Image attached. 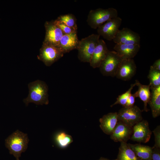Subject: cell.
Listing matches in <instances>:
<instances>
[{
  "instance_id": "1",
  "label": "cell",
  "mask_w": 160,
  "mask_h": 160,
  "mask_svg": "<svg viewBox=\"0 0 160 160\" xmlns=\"http://www.w3.org/2000/svg\"><path fill=\"white\" fill-rule=\"evenodd\" d=\"M29 94L23 101L26 106L32 103L37 105H47L49 103L48 87L44 81L37 80L28 85Z\"/></svg>"
},
{
  "instance_id": "2",
  "label": "cell",
  "mask_w": 160,
  "mask_h": 160,
  "mask_svg": "<svg viewBox=\"0 0 160 160\" xmlns=\"http://www.w3.org/2000/svg\"><path fill=\"white\" fill-rule=\"evenodd\" d=\"M29 141L27 134L17 130L6 139L5 145L10 154L19 160L21 153L27 149Z\"/></svg>"
},
{
  "instance_id": "3",
  "label": "cell",
  "mask_w": 160,
  "mask_h": 160,
  "mask_svg": "<svg viewBox=\"0 0 160 160\" xmlns=\"http://www.w3.org/2000/svg\"><path fill=\"white\" fill-rule=\"evenodd\" d=\"M118 16L117 10L113 8H99L89 11L87 21L92 28H97L110 20Z\"/></svg>"
},
{
  "instance_id": "4",
  "label": "cell",
  "mask_w": 160,
  "mask_h": 160,
  "mask_svg": "<svg viewBox=\"0 0 160 160\" xmlns=\"http://www.w3.org/2000/svg\"><path fill=\"white\" fill-rule=\"evenodd\" d=\"M100 36L92 34L79 40L78 48V57L81 62L89 63Z\"/></svg>"
},
{
  "instance_id": "5",
  "label": "cell",
  "mask_w": 160,
  "mask_h": 160,
  "mask_svg": "<svg viewBox=\"0 0 160 160\" xmlns=\"http://www.w3.org/2000/svg\"><path fill=\"white\" fill-rule=\"evenodd\" d=\"M64 54L58 47L43 41L38 58L46 66H49L62 58Z\"/></svg>"
},
{
  "instance_id": "6",
  "label": "cell",
  "mask_w": 160,
  "mask_h": 160,
  "mask_svg": "<svg viewBox=\"0 0 160 160\" xmlns=\"http://www.w3.org/2000/svg\"><path fill=\"white\" fill-rule=\"evenodd\" d=\"M122 60L115 51L109 50L99 67L100 72L104 76H116Z\"/></svg>"
},
{
  "instance_id": "7",
  "label": "cell",
  "mask_w": 160,
  "mask_h": 160,
  "mask_svg": "<svg viewBox=\"0 0 160 160\" xmlns=\"http://www.w3.org/2000/svg\"><path fill=\"white\" fill-rule=\"evenodd\" d=\"M142 111L137 106L130 107H123L117 113L118 121L133 127L143 120Z\"/></svg>"
},
{
  "instance_id": "8",
  "label": "cell",
  "mask_w": 160,
  "mask_h": 160,
  "mask_svg": "<svg viewBox=\"0 0 160 160\" xmlns=\"http://www.w3.org/2000/svg\"><path fill=\"white\" fill-rule=\"evenodd\" d=\"M122 21L118 16L110 20L97 28L98 34L108 40H113L119 30Z\"/></svg>"
},
{
  "instance_id": "9",
  "label": "cell",
  "mask_w": 160,
  "mask_h": 160,
  "mask_svg": "<svg viewBox=\"0 0 160 160\" xmlns=\"http://www.w3.org/2000/svg\"><path fill=\"white\" fill-rule=\"evenodd\" d=\"M152 133L148 121L143 119L133 126V133L130 139L145 143L150 140Z\"/></svg>"
},
{
  "instance_id": "10",
  "label": "cell",
  "mask_w": 160,
  "mask_h": 160,
  "mask_svg": "<svg viewBox=\"0 0 160 160\" xmlns=\"http://www.w3.org/2000/svg\"><path fill=\"white\" fill-rule=\"evenodd\" d=\"M113 40L116 44L140 45V38L138 33L124 28L119 30Z\"/></svg>"
},
{
  "instance_id": "11",
  "label": "cell",
  "mask_w": 160,
  "mask_h": 160,
  "mask_svg": "<svg viewBox=\"0 0 160 160\" xmlns=\"http://www.w3.org/2000/svg\"><path fill=\"white\" fill-rule=\"evenodd\" d=\"M44 26L45 35L43 41L58 47L60 41L64 34L55 24L54 20L46 21Z\"/></svg>"
},
{
  "instance_id": "12",
  "label": "cell",
  "mask_w": 160,
  "mask_h": 160,
  "mask_svg": "<svg viewBox=\"0 0 160 160\" xmlns=\"http://www.w3.org/2000/svg\"><path fill=\"white\" fill-rule=\"evenodd\" d=\"M137 67L133 59H123L116 72V76L123 81L130 80L136 73Z\"/></svg>"
},
{
  "instance_id": "13",
  "label": "cell",
  "mask_w": 160,
  "mask_h": 160,
  "mask_svg": "<svg viewBox=\"0 0 160 160\" xmlns=\"http://www.w3.org/2000/svg\"><path fill=\"white\" fill-rule=\"evenodd\" d=\"M133 133V127L127 125L121 121H118L110 138L115 142H127Z\"/></svg>"
},
{
  "instance_id": "14",
  "label": "cell",
  "mask_w": 160,
  "mask_h": 160,
  "mask_svg": "<svg viewBox=\"0 0 160 160\" xmlns=\"http://www.w3.org/2000/svg\"><path fill=\"white\" fill-rule=\"evenodd\" d=\"M108 50L105 41L100 39L89 63L90 65L94 68H99Z\"/></svg>"
},
{
  "instance_id": "15",
  "label": "cell",
  "mask_w": 160,
  "mask_h": 160,
  "mask_svg": "<svg viewBox=\"0 0 160 160\" xmlns=\"http://www.w3.org/2000/svg\"><path fill=\"white\" fill-rule=\"evenodd\" d=\"M79 41L77 32L64 34L60 41L58 47L64 54L77 49Z\"/></svg>"
},
{
  "instance_id": "16",
  "label": "cell",
  "mask_w": 160,
  "mask_h": 160,
  "mask_svg": "<svg viewBox=\"0 0 160 160\" xmlns=\"http://www.w3.org/2000/svg\"><path fill=\"white\" fill-rule=\"evenodd\" d=\"M140 48V45L116 44L113 49L123 59H133Z\"/></svg>"
},
{
  "instance_id": "17",
  "label": "cell",
  "mask_w": 160,
  "mask_h": 160,
  "mask_svg": "<svg viewBox=\"0 0 160 160\" xmlns=\"http://www.w3.org/2000/svg\"><path fill=\"white\" fill-rule=\"evenodd\" d=\"M118 121L117 112H111L104 115L99 119L100 126L105 134L111 135Z\"/></svg>"
},
{
  "instance_id": "18",
  "label": "cell",
  "mask_w": 160,
  "mask_h": 160,
  "mask_svg": "<svg viewBox=\"0 0 160 160\" xmlns=\"http://www.w3.org/2000/svg\"><path fill=\"white\" fill-rule=\"evenodd\" d=\"M151 97L148 104L153 117L156 118L160 115V86L151 87Z\"/></svg>"
},
{
  "instance_id": "19",
  "label": "cell",
  "mask_w": 160,
  "mask_h": 160,
  "mask_svg": "<svg viewBox=\"0 0 160 160\" xmlns=\"http://www.w3.org/2000/svg\"><path fill=\"white\" fill-rule=\"evenodd\" d=\"M135 83L138 89L134 94L136 97H139L143 102V110L147 112L148 111L147 104L150 100L151 95L150 85L149 84L148 85L142 84L137 80H135Z\"/></svg>"
},
{
  "instance_id": "20",
  "label": "cell",
  "mask_w": 160,
  "mask_h": 160,
  "mask_svg": "<svg viewBox=\"0 0 160 160\" xmlns=\"http://www.w3.org/2000/svg\"><path fill=\"white\" fill-rule=\"evenodd\" d=\"M137 156L141 160H151L152 148L140 143H128Z\"/></svg>"
},
{
  "instance_id": "21",
  "label": "cell",
  "mask_w": 160,
  "mask_h": 160,
  "mask_svg": "<svg viewBox=\"0 0 160 160\" xmlns=\"http://www.w3.org/2000/svg\"><path fill=\"white\" fill-rule=\"evenodd\" d=\"M116 160H141L138 158L127 142H120Z\"/></svg>"
},
{
  "instance_id": "22",
  "label": "cell",
  "mask_w": 160,
  "mask_h": 160,
  "mask_svg": "<svg viewBox=\"0 0 160 160\" xmlns=\"http://www.w3.org/2000/svg\"><path fill=\"white\" fill-rule=\"evenodd\" d=\"M55 140L58 146L62 148H66L73 141L72 137L64 132L57 133L55 136Z\"/></svg>"
},
{
  "instance_id": "23",
  "label": "cell",
  "mask_w": 160,
  "mask_h": 160,
  "mask_svg": "<svg viewBox=\"0 0 160 160\" xmlns=\"http://www.w3.org/2000/svg\"><path fill=\"white\" fill-rule=\"evenodd\" d=\"M56 20L70 27L77 30V19L75 16L72 14L60 15Z\"/></svg>"
},
{
  "instance_id": "24",
  "label": "cell",
  "mask_w": 160,
  "mask_h": 160,
  "mask_svg": "<svg viewBox=\"0 0 160 160\" xmlns=\"http://www.w3.org/2000/svg\"><path fill=\"white\" fill-rule=\"evenodd\" d=\"M151 87L160 86V71L153 68L151 65L148 76Z\"/></svg>"
},
{
  "instance_id": "25",
  "label": "cell",
  "mask_w": 160,
  "mask_h": 160,
  "mask_svg": "<svg viewBox=\"0 0 160 160\" xmlns=\"http://www.w3.org/2000/svg\"><path fill=\"white\" fill-rule=\"evenodd\" d=\"M135 86H136L135 83L131 84L129 89L124 93L119 95L117 98L116 101L111 106L112 107L116 105L119 104L121 105L123 107H124L126 105L129 96L131 94L132 90Z\"/></svg>"
},
{
  "instance_id": "26",
  "label": "cell",
  "mask_w": 160,
  "mask_h": 160,
  "mask_svg": "<svg viewBox=\"0 0 160 160\" xmlns=\"http://www.w3.org/2000/svg\"><path fill=\"white\" fill-rule=\"evenodd\" d=\"M54 20L55 24L59 28L64 34H69L77 32V29L70 27L57 20Z\"/></svg>"
},
{
  "instance_id": "27",
  "label": "cell",
  "mask_w": 160,
  "mask_h": 160,
  "mask_svg": "<svg viewBox=\"0 0 160 160\" xmlns=\"http://www.w3.org/2000/svg\"><path fill=\"white\" fill-rule=\"evenodd\" d=\"M153 132L154 136L155 144L152 147L160 148V126H157Z\"/></svg>"
},
{
  "instance_id": "28",
  "label": "cell",
  "mask_w": 160,
  "mask_h": 160,
  "mask_svg": "<svg viewBox=\"0 0 160 160\" xmlns=\"http://www.w3.org/2000/svg\"><path fill=\"white\" fill-rule=\"evenodd\" d=\"M152 148L151 160H160V148Z\"/></svg>"
},
{
  "instance_id": "29",
  "label": "cell",
  "mask_w": 160,
  "mask_h": 160,
  "mask_svg": "<svg viewBox=\"0 0 160 160\" xmlns=\"http://www.w3.org/2000/svg\"><path fill=\"white\" fill-rule=\"evenodd\" d=\"M135 97L134 94L131 93L129 96L126 105L123 107H130L133 106L135 102Z\"/></svg>"
},
{
  "instance_id": "30",
  "label": "cell",
  "mask_w": 160,
  "mask_h": 160,
  "mask_svg": "<svg viewBox=\"0 0 160 160\" xmlns=\"http://www.w3.org/2000/svg\"><path fill=\"white\" fill-rule=\"evenodd\" d=\"M151 66L154 69L160 71V59L156 60Z\"/></svg>"
},
{
  "instance_id": "31",
  "label": "cell",
  "mask_w": 160,
  "mask_h": 160,
  "mask_svg": "<svg viewBox=\"0 0 160 160\" xmlns=\"http://www.w3.org/2000/svg\"><path fill=\"white\" fill-rule=\"evenodd\" d=\"M97 160H116V159H115L113 160H110L107 158H106L103 157H101L99 159Z\"/></svg>"
}]
</instances>
